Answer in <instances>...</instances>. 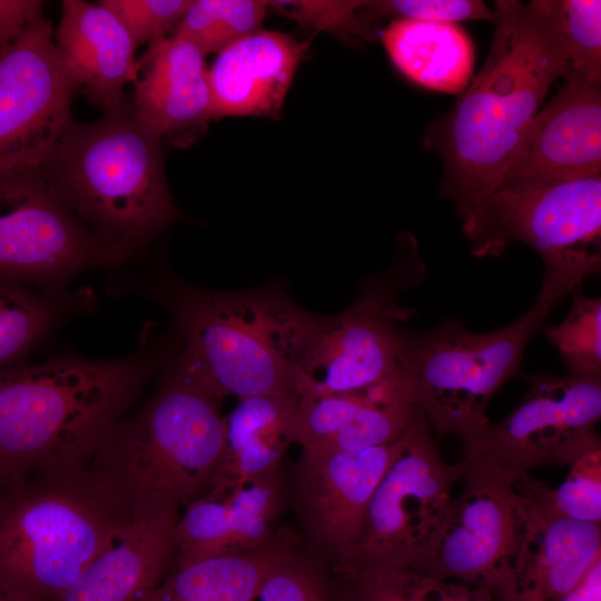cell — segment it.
I'll list each match as a JSON object with an SVG mask.
<instances>
[{
	"mask_svg": "<svg viewBox=\"0 0 601 601\" xmlns=\"http://www.w3.org/2000/svg\"><path fill=\"white\" fill-rule=\"evenodd\" d=\"M0 601H14L6 592L0 589Z\"/></svg>",
	"mask_w": 601,
	"mask_h": 601,
	"instance_id": "cell-39",
	"label": "cell"
},
{
	"mask_svg": "<svg viewBox=\"0 0 601 601\" xmlns=\"http://www.w3.org/2000/svg\"><path fill=\"white\" fill-rule=\"evenodd\" d=\"M397 440L353 452L303 450L304 516L312 536L335 562L354 540L365 508L395 454Z\"/></svg>",
	"mask_w": 601,
	"mask_h": 601,
	"instance_id": "cell-17",
	"label": "cell"
},
{
	"mask_svg": "<svg viewBox=\"0 0 601 601\" xmlns=\"http://www.w3.org/2000/svg\"><path fill=\"white\" fill-rule=\"evenodd\" d=\"M601 176V82L566 72L524 128L499 188L536 189Z\"/></svg>",
	"mask_w": 601,
	"mask_h": 601,
	"instance_id": "cell-15",
	"label": "cell"
},
{
	"mask_svg": "<svg viewBox=\"0 0 601 601\" xmlns=\"http://www.w3.org/2000/svg\"><path fill=\"white\" fill-rule=\"evenodd\" d=\"M494 12L483 67L423 139L442 160L440 194L460 220L500 187L521 134L568 68L562 0H496Z\"/></svg>",
	"mask_w": 601,
	"mask_h": 601,
	"instance_id": "cell-1",
	"label": "cell"
},
{
	"mask_svg": "<svg viewBox=\"0 0 601 601\" xmlns=\"http://www.w3.org/2000/svg\"><path fill=\"white\" fill-rule=\"evenodd\" d=\"M363 17L375 20L395 17L422 21L451 22L483 20L494 23L495 12L481 0H378L365 1Z\"/></svg>",
	"mask_w": 601,
	"mask_h": 601,
	"instance_id": "cell-34",
	"label": "cell"
},
{
	"mask_svg": "<svg viewBox=\"0 0 601 601\" xmlns=\"http://www.w3.org/2000/svg\"><path fill=\"white\" fill-rule=\"evenodd\" d=\"M381 40L396 68L422 87L457 95L472 79L474 46L457 23L397 18Z\"/></svg>",
	"mask_w": 601,
	"mask_h": 601,
	"instance_id": "cell-22",
	"label": "cell"
},
{
	"mask_svg": "<svg viewBox=\"0 0 601 601\" xmlns=\"http://www.w3.org/2000/svg\"><path fill=\"white\" fill-rule=\"evenodd\" d=\"M562 16L566 72L601 82V1L562 0Z\"/></svg>",
	"mask_w": 601,
	"mask_h": 601,
	"instance_id": "cell-32",
	"label": "cell"
},
{
	"mask_svg": "<svg viewBox=\"0 0 601 601\" xmlns=\"http://www.w3.org/2000/svg\"><path fill=\"white\" fill-rule=\"evenodd\" d=\"M269 8L259 0H191L173 35L196 46L205 56L260 30Z\"/></svg>",
	"mask_w": 601,
	"mask_h": 601,
	"instance_id": "cell-29",
	"label": "cell"
},
{
	"mask_svg": "<svg viewBox=\"0 0 601 601\" xmlns=\"http://www.w3.org/2000/svg\"><path fill=\"white\" fill-rule=\"evenodd\" d=\"M77 302V297L56 298L30 284L0 276V368L16 365L57 326L68 308H83Z\"/></svg>",
	"mask_w": 601,
	"mask_h": 601,
	"instance_id": "cell-26",
	"label": "cell"
},
{
	"mask_svg": "<svg viewBox=\"0 0 601 601\" xmlns=\"http://www.w3.org/2000/svg\"><path fill=\"white\" fill-rule=\"evenodd\" d=\"M461 221L475 257L500 256L519 242L544 266L600 272L601 176L528 190L497 188Z\"/></svg>",
	"mask_w": 601,
	"mask_h": 601,
	"instance_id": "cell-11",
	"label": "cell"
},
{
	"mask_svg": "<svg viewBox=\"0 0 601 601\" xmlns=\"http://www.w3.org/2000/svg\"><path fill=\"white\" fill-rule=\"evenodd\" d=\"M569 465L565 480L556 489L531 477L534 491L560 516L601 523V442L581 453Z\"/></svg>",
	"mask_w": 601,
	"mask_h": 601,
	"instance_id": "cell-31",
	"label": "cell"
},
{
	"mask_svg": "<svg viewBox=\"0 0 601 601\" xmlns=\"http://www.w3.org/2000/svg\"><path fill=\"white\" fill-rule=\"evenodd\" d=\"M254 601H331L318 571L293 553L262 582Z\"/></svg>",
	"mask_w": 601,
	"mask_h": 601,
	"instance_id": "cell-36",
	"label": "cell"
},
{
	"mask_svg": "<svg viewBox=\"0 0 601 601\" xmlns=\"http://www.w3.org/2000/svg\"><path fill=\"white\" fill-rule=\"evenodd\" d=\"M78 92L42 12L0 57V168H39L70 121Z\"/></svg>",
	"mask_w": 601,
	"mask_h": 601,
	"instance_id": "cell-14",
	"label": "cell"
},
{
	"mask_svg": "<svg viewBox=\"0 0 601 601\" xmlns=\"http://www.w3.org/2000/svg\"><path fill=\"white\" fill-rule=\"evenodd\" d=\"M169 313L181 356L218 400L296 393L306 356L325 316L298 306L280 285L227 292L154 272L129 288ZM128 289V290H129Z\"/></svg>",
	"mask_w": 601,
	"mask_h": 601,
	"instance_id": "cell-3",
	"label": "cell"
},
{
	"mask_svg": "<svg viewBox=\"0 0 601 601\" xmlns=\"http://www.w3.org/2000/svg\"><path fill=\"white\" fill-rule=\"evenodd\" d=\"M161 145L126 96L96 121L71 118L37 169L86 226L137 255L179 217Z\"/></svg>",
	"mask_w": 601,
	"mask_h": 601,
	"instance_id": "cell-5",
	"label": "cell"
},
{
	"mask_svg": "<svg viewBox=\"0 0 601 601\" xmlns=\"http://www.w3.org/2000/svg\"><path fill=\"white\" fill-rule=\"evenodd\" d=\"M216 480L225 483L228 494V553L253 551L270 544L282 502L278 469L250 477Z\"/></svg>",
	"mask_w": 601,
	"mask_h": 601,
	"instance_id": "cell-28",
	"label": "cell"
},
{
	"mask_svg": "<svg viewBox=\"0 0 601 601\" xmlns=\"http://www.w3.org/2000/svg\"><path fill=\"white\" fill-rule=\"evenodd\" d=\"M573 304L564 321L544 333L559 351L569 373L601 378V299L572 290Z\"/></svg>",
	"mask_w": 601,
	"mask_h": 601,
	"instance_id": "cell-30",
	"label": "cell"
},
{
	"mask_svg": "<svg viewBox=\"0 0 601 601\" xmlns=\"http://www.w3.org/2000/svg\"><path fill=\"white\" fill-rule=\"evenodd\" d=\"M134 88L138 117L162 141L185 142L213 120L206 56L181 37L148 45Z\"/></svg>",
	"mask_w": 601,
	"mask_h": 601,
	"instance_id": "cell-18",
	"label": "cell"
},
{
	"mask_svg": "<svg viewBox=\"0 0 601 601\" xmlns=\"http://www.w3.org/2000/svg\"><path fill=\"white\" fill-rule=\"evenodd\" d=\"M178 511L138 513L55 601H141L174 560Z\"/></svg>",
	"mask_w": 601,
	"mask_h": 601,
	"instance_id": "cell-21",
	"label": "cell"
},
{
	"mask_svg": "<svg viewBox=\"0 0 601 601\" xmlns=\"http://www.w3.org/2000/svg\"><path fill=\"white\" fill-rule=\"evenodd\" d=\"M289 554L273 541L257 550L175 566L141 601H254L266 575Z\"/></svg>",
	"mask_w": 601,
	"mask_h": 601,
	"instance_id": "cell-24",
	"label": "cell"
},
{
	"mask_svg": "<svg viewBox=\"0 0 601 601\" xmlns=\"http://www.w3.org/2000/svg\"><path fill=\"white\" fill-rule=\"evenodd\" d=\"M309 42L290 35L258 30L217 53L208 67L211 118H279Z\"/></svg>",
	"mask_w": 601,
	"mask_h": 601,
	"instance_id": "cell-19",
	"label": "cell"
},
{
	"mask_svg": "<svg viewBox=\"0 0 601 601\" xmlns=\"http://www.w3.org/2000/svg\"><path fill=\"white\" fill-rule=\"evenodd\" d=\"M171 356L146 342L116 359L59 355L0 368V487L90 466L104 436Z\"/></svg>",
	"mask_w": 601,
	"mask_h": 601,
	"instance_id": "cell-2",
	"label": "cell"
},
{
	"mask_svg": "<svg viewBox=\"0 0 601 601\" xmlns=\"http://www.w3.org/2000/svg\"><path fill=\"white\" fill-rule=\"evenodd\" d=\"M561 601H601V558L592 563Z\"/></svg>",
	"mask_w": 601,
	"mask_h": 601,
	"instance_id": "cell-38",
	"label": "cell"
},
{
	"mask_svg": "<svg viewBox=\"0 0 601 601\" xmlns=\"http://www.w3.org/2000/svg\"><path fill=\"white\" fill-rule=\"evenodd\" d=\"M135 513L91 466L0 487V589L55 601Z\"/></svg>",
	"mask_w": 601,
	"mask_h": 601,
	"instance_id": "cell-6",
	"label": "cell"
},
{
	"mask_svg": "<svg viewBox=\"0 0 601 601\" xmlns=\"http://www.w3.org/2000/svg\"><path fill=\"white\" fill-rule=\"evenodd\" d=\"M269 7L282 9L285 14L313 26L327 29L347 39L375 40L376 30L362 14L365 1H268Z\"/></svg>",
	"mask_w": 601,
	"mask_h": 601,
	"instance_id": "cell-35",
	"label": "cell"
},
{
	"mask_svg": "<svg viewBox=\"0 0 601 601\" xmlns=\"http://www.w3.org/2000/svg\"><path fill=\"white\" fill-rule=\"evenodd\" d=\"M524 398L500 423L464 442V455L522 474L570 464L600 441L601 378L573 374L529 377Z\"/></svg>",
	"mask_w": 601,
	"mask_h": 601,
	"instance_id": "cell-13",
	"label": "cell"
},
{
	"mask_svg": "<svg viewBox=\"0 0 601 601\" xmlns=\"http://www.w3.org/2000/svg\"><path fill=\"white\" fill-rule=\"evenodd\" d=\"M298 404L296 393L239 400L225 416L224 455L214 480L277 470L287 447L297 440Z\"/></svg>",
	"mask_w": 601,
	"mask_h": 601,
	"instance_id": "cell-23",
	"label": "cell"
},
{
	"mask_svg": "<svg viewBox=\"0 0 601 601\" xmlns=\"http://www.w3.org/2000/svg\"><path fill=\"white\" fill-rule=\"evenodd\" d=\"M43 12L38 0H0V42L7 50Z\"/></svg>",
	"mask_w": 601,
	"mask_h": 601,
	"instance_id": "cell-37",
	"label": "cell"
},
{
	"mask_svg": "<svg viewBox=\"0 0 601 601\" xmlns=\"http://www.w3.org/2000/svg\"><path fill=\"white\" fill-rule=\"evenodd\" d=\"M463 490L415 564L426 577L484 587L495 597L509 572L525 516L520 474L465 456Z\"/></svg>",
	"mask_w": 601,
	"mask_h": 601,
	"instance_id": "cell-12",
	"label": "cell"
},
{
	"mask_svg": "<svg viewBox=\"0 0 601 601\" xmlns=\"http://www.w3.org/2000/svg\"><path fill=\"white\" fill-rule=\"evenodd\" d=\"M122 23L136 48L173 35L191 0L99 1Z\"/></svg>",
	"mask_w": 601,
	"mask_h": 601,
	"instance_id": "cell-33",
	"label": "cell"
},
{
	"mask_svg": "<svg viewBox=\"0 0 601 601\" xmlns=\"http://www.w3.org/2000/svg\"><path fill=\"white\" fill-rule=\"evenodd\" d=\"M55 43L78 87L107 111L126 97L138 75L136 47L118 18L100 2L63 0Z\"/></svg>",
	"mask_w": 601,
	"mask_h": 601,
	"instance_id": "cell-20",
	"label": "cell"
},
{
	"mask_svg": "<svg viewBox=\"0 0 601 601\" xmlns=\"http://www.w3.org/2000/svg\"><path fill=\"white\" fill-rule=\"evenodd\" d=\"M150 397L119 418L90 466L135 513L178 511L214 481L225 449L220 400L173 355Z\"/></svg>",
	"mask_w": 601,
	"mask_h": 601,
	"instance_id": "cell-4",
	"label": "cell"
},
{
	"mask_svg": "<svg viewBox=\"0 0 601 601\" xmlns=\"http://www.w3.org/2000/svg\"><path fill=\"white\" fill-rule=\"evenodd\" d=\"M343 574L349 601H499L487 588L426 577L410 568H370Z\"/></svg>",
	"mask_w": 601,
	"mask_h": 601,
	"instance_id": "cell-27",
	"label": "cell"
},
{
	"mask_svg": "<svg viewBox=\"0 0 601 601\" xmlns=\"http://www.w3.org/2000/svg\"><path fill=\"white\" fill-rule=\"evenodd\" d=\"M134 255L86 226L39 169L0 168V276L68 300L77 275L120 267Z\"/></svg>",
	"mask_w": 601,
	"mask_h": 601,
	"instance_id": "cell-10",
	"label": "cell"
},
{
	"mask_svg": "<svg viewBox=\"0 0 601 601\" xmlns=\"http://www.w3.org/2000/svg\"><path fill=\"white\" fill-rule=\"evenodd\" d=\"M416 408L363 513L357 533L336 561L341 573L370 568H412L441 526L461 481Z\"/></svg>",
	"mask_w": 601,
	"mask_h": 601,
	"instance_id": "cell-8",
	"label": "cell"
},
{
	"mask_svg": "<svg viewBox=\"0 0 601 601\" xmlns=\"http://www.w3.org/2000/svg\"><path fill=\"white\" fill-rule=\"evenodd\" d=\"M397 382L396 375L359 391L298 397L296 442L303 450H355L372 430L380 404Z\"/></svg>",
	"mask_w": 601,
	"mask_h": 601,
	"instance_id": "cell-25",
	"label": "cell"
},
{
	"mask_svg": "<svg viewBox=\"0 0 601 601\" xmlns=\"http://www.w3.org/2000/svg\"><path fill=\"white\" fill-rule=\"evenodd\" d=\"M398 240L387 269L365 282L344 312L325 316L296 385L299 398L359 391L397 375L401 332L396 326L412 316L398 297L424 275L413 235H401Z\"/></svg>",
	"mask_w": 601,
	"mask_h": 601,
	"instance_id": "cell-9",
	"label": "cell"
},
{
	"mask_svg": "<svg viewBox=\"0 0 601 601\" xmlns=\"http://www.w3.org/2000/svg\"><path fill=\"white\" fill-rule=\"evenodd\" d=\"M590 275L578 267L544 266L532 306L501 329L472 333L450 318L425 332L401 333L403 392L439 434H455L463 442L472 439L490 425L486 406L518 373L529 341Z\"/></svg>",
	"mask_w": 601,
	"mask_h": 601,
	"instance_id": "cell-7",
	"label": "cell"
},
{
	"mask_svg": "<svg viewBox=\"0 0 601 601\" xmlns=\"http://www.w3.org/2000/svg\"><path fill=\"white\" fill-rule=\"evenodd\" d=\"M530 477L525 472L516 479L525 499L524 525L499 601H561L601 558L600 523L555 514Z\"/></svg>",
	"mask_w": 601,
	"mask_h": 601,
	"instance_id": "cell-16",
	"label": "cell"
},
{
	"mask_svg": "<svg viewBox=\"0 0 601 601\" xmlns=\"http://www.w3.org/2000/svg\"><path fill=\"white\" fill-rule=\"evenodd\" d=\"M4 51H6V49L3 48V46H2L1 42H0V57H1V55H2Z\"/></svg>",
	"mask_w": 601,
	"mask_h": 601,
	"instance_id": "cell-40",
	"label": "cell"
}]
</instances>
